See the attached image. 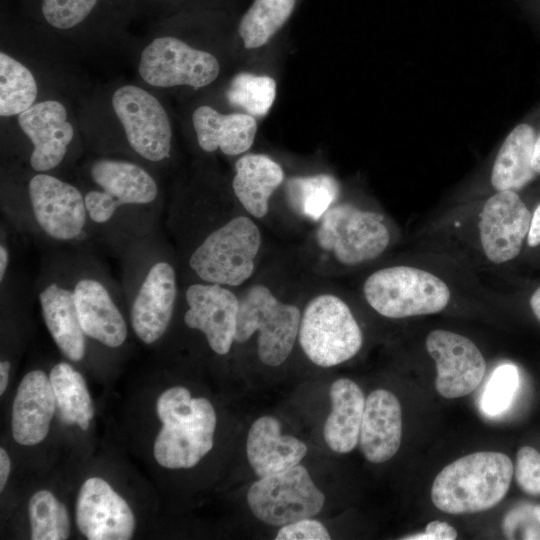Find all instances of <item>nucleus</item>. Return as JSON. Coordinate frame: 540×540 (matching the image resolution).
I'll return each mask as SVG.
<instances>
[{"instance_id":"58836bf2","label":"nucleus","mask_w":540,"mask_h":540,"mask_svg":"<svg viewBox=\"0 0 540 540\" xmlns=\"http://www.w3.org/2000/svg\"><path fill=\"white\" fill-rule=\"evenodd\" d=\"M457 531L447 522L434 520L427 524L425 531L402 537V540H454Z\"/></svg>"},{"instance_id":"393cba45","label":"nucleus","mask_w":540,"mask_h":540,"mask_svg":"<svg viewBox=\"0 0 540 540\" xmlns=\"http://www.w3.org/2000/svg\"><path fill=\"white\" fill-rule=\"evenodd\" d=\"M331 412L323 428L328 447L340 454L349 453L359 442L365 398L351 379L340 378L330 386Z\"/></svg>"},{"instance_id":"c03bdc74","label":"nucleus","mask_w":540,"mask_h":540,"mask_svg":"<svg viewBox=\"0 0 540 540\" xmlns=\"http://www.w3.org/2000/svg\"><path fill=\"white\" fill-rule=\"evenodd\" d=\"M529 304L532 312L540 321V286L533 292L530 297Z\"/></svg>"},{"instance_id":"c85d7f7f","label":"nucleus","mask_w":540,"mask_h":540,"mask_svg":"<svg viewBox=\"0 0 540 540\" xmlns=\"http://www.w3.org/2000/svg\"><path fill=\"white\" fill-rule=\"evenodd\" d=\"M295 2L296 0H254L238 26L244 47L254 49L265 45L290 17Z\"/></svg>"},{"instance_id":"20e7f679","label":"nucleus","mask_w":540,"mask_h":540,"mask_svg":"<svg viewBox=\"0 0 540 540\" xmlns=\"http://www.w3.org/2000/svg\"><path fill=\"white\" fill-rule=\"evenodd\" d=\"M367 303L380 315L401 319L442 311L449 304L448 285L417 267L396 265L379 269L363 284Z\"/></svg>"},{"instance_id":"2eb2a0df","label":"nucleus","mask_w":540,"mask_h":540,"mask_svg":"<svg viewBox=\"0 0 540 540\" xmlns=\"http://www.w3.org/2000/svg\"><path fill=\"white\" fill-rule=\"evenodd\" d=\"M531 212L515 191H496L479 215V234L487 259L501 264L517 257L528 235Z\"/></svg>"},{"instance_id":"b1692460","label":"nucleus","mask_w":540,"mask_h":540,"mask_svg":"<svg viewBox=\"0 0 540 540\" xmlns=\"http://www.w3.org/2000/svg\"><path fill=\"white\" fill-rule=\"evenodd\" d=\"M192 122L202 150H220L229 156L246 152L257 132L256 120L252 115L222 114L208 105L200 106L193 112Z\"/></svg>"},{"instance_id":"1a4fd4ad","label":"nucleus","mask_w":540,"mask_h":540,"mask_svg":"<svg viewBox=\"0 0 540 540\" xmlns=\"http://www.w3.org/2000/svg\"><path fill=\"white\" fill-rule=\"evenodd\" d=\"M247 503L258 520L282 527L317 515L325 503V495L307 469L298 464L255 481L247 492Z\"/></svg>"},{"instance_id":"f704fd0d","label":"nucleus","mask_w":540,"mask_h":540,"mask_svg":"<svg viewBox=\"0 0 540 540\" xmlns=\"http://www.w3.org/2000/svg\"><path fill=\"white\" fill-rule=\"evenodd\" d=\"M99 0H41L45 21L53 28L69 30L83 23L94 11Z\"/></svg>"},{"instance_id":"f257e3e1","label":"nucleus","mask_w":540,"mask_h":540,"mask_svg":"<svg viewBox=\"0 0 540 540\" xmlns=\"http://www.w3.org/2000/svg\"><path fill=\"white\" fill-rule=\"evenodd\" d=\"M156 412L162 428L153 453L162 467L192 468L213 448L217 417L206 398H193L185 387L173 386L159 395Z\"/></svg>"},{"instance_id":"9d476101","label":"nucleus","mask_w":540,"mask_h":540,"mask_svg":"<svg viewBox=\"0 0 540 540\" xmlns=\"http://www.w3.org/2000/svg\"><path fill=\"white\" fill-rule=\"evenodd\" d=\"M219 72L220 64L213 54L173 36L154 38L142 50L138 65L141 79L160 88H202L215 81Z\"/></svg>"},{"instance_id":"a211bd4d","label":"nucleus","mask_w":540,"mask_h":540,"mask_svg":"<svg viewBox=\"0 0 540 540\" xmlns=\"http://www.w3.org/2000/svg\"><path fill=\"white\" fill-rule=\"evenodd\" d=\"M18 124L32 144L29 163L36 173H47L62 163L73 140L74 128L61 102L35 103L18 115Z\"/></svg>"},{"instance_id":"0eeeda50","label":"nucleus","mask_w":540,"mask_h":540,"mask_svg":"<svg viewBox=\"0 0 540 540\" xmlns=\"http://www.w3.org/2000/svg\"><path fill=\"white\" fill-rule=\"evenodd\" d=\"M94 187L84 195L89 221L104 226L115 222L121 209L148 207L158 198L153 176L127 160L99 158L88 169Z\"/></svg>"},{"instance_id":"4c0bfd02","label":"nucleus","mask_w":540,"mask_h":540,"mask_svg":"<svg viewBox=\"0 0 540 540\" xmlns=\"http://www.w3.org/2000/svg\"><path fill=\"white\" fill-rule=\"evenodd\" d=\"M540 526L534 506L523 505L511 510L503 520V532L508 539L520 538L522 525Z\"/></svg>"},{"instance_id":"6ab92c4d","label":"nucleus","mask_w":540,"mask_h":540,"mask_svg":"<svg viewBox=\"0 0 540 540\" xmlns=\"http://www.w3.org/2000/svg\"><path fill=\"white\" fill-rule=\"evenodd\" d=\"M79 323L85 335L109 348L121 346L128 335L125 318L106 283L94 274L73 281Z\"/></svg>"},{"instance_id":"f3484780","label":"nucleus","mask_w":540,"mask_h":540,"mask_svg":"<svg viewBox=\"0 0 540 540\" xmlns=\"http://www.w3.org/2000/svg\"><path fill=\"white\" fill-rule=\"evenodd\" d=\"M75 519L89 540H128L133 537L135 517L127 502L102 478L92 477L81 486Z\"/></svg>"},{"instance_id":"5701e85b","label":"nucleus","mask_w":540,"mask_h":540,"mask_svg":"<svg viewBox=\"0 0 540 540\" xmlns=\"http://www.w3.org/2000/svg\"><path fill=\"white\" fill-rule=\"evenodd\" d=\"M307 450L302 440L291 435H282L279 421L272 416L258 418L248 431L246 455L259 478L300 464Z\"/></svg>"},{"instance_id":"2f4dec72","label":"nucleus","mask_w":540,"mask_h":540,"mask_svg":"<svg viewBox=\"0 0 540 540\" xmlns=\"http://www.w3.org/2000/svg\"><path fill=\"white\" fill-rule=\"evenodd\" d=\"M32 540H64L70 534V521L63 503L48 490L37 491L28 503Z\"/></svg>"},{"instance_id":"6e6552de","label":"nucleus","mask_w":540,"mask_h":540,"mask_svg":"<svg viewBox=\"0 0 540 540\" xmlns=\"http://www.w3.org/2000/svg\"><path fill=\"white\" fill-rule=\"evenodd\" d=\"M316 240L342 265L357 266L380 256L389 245L390 233L379 213L340 204L323 215Z\"/></svg>"},{"instance_id":"473e14b6","label":"nucleus","mask_w":540,"mask_h":540,"mask_svg":"<svg viewBox=\"0 0 540 540\" xmlns=\"http://www.w3.org/2000/svg\"><path fill=\"white\" fill-rule=\"evenodd\" d=\"M275 96L276 82L273 78L248 72L237 74L227 91L230 103L256 117H262L268 113Z\"/></svg>"},{"instance_id":"a878e982","label":"nucleus","mask_w":540,"mask_h":540,"mask_svg":"<svg viewBox=\"0 0 540 540\" xmlns=\"http://www.w3.org/2000/svg\"><path fill=\"white\" fill-rule=\"evenodd\" d=\"M284 178L281 166L262 154H247L235 164L233 192L251 216L261 219L267 215L269 200Z\"/></svg>"},{"instance_id":"e433bc0d","label":"nucleus","mask_w":540,"mask_h":540,"mask_svg":"<svg viewBox=\"0 0 540 540\" xmlns=\"http://www.w3.org/2000/svg\"><path fill=\"white\" fill-rule=\"evenodd\" d=\"M327 528L311 518H304L282 526L275 537L276 540H329Z\"/></svg>"},{"instance_id":"c756f323","label":"nucleus","mask_w":540,"mask_h":540,"mask_svg":"<svg viewBox=\"0 0 540 540\" xmlns=\"http://www.w3.org/2000/svg\"><path fill=\"white\" fill-rule=\"evenodd\" d=\"M38 86L32 72L5 52L0 53V115H19L35 104Z\"/></svg>"},{"instance_id":"ddd939ff","label":"nucleus","mask_w":540,"mask_h":540,"mask_svg":"<svg viewBox=\"0 0 540 540\" xmlns=\"http://www.w3.org/2000/svg\"><path fill=\"white\" fill-rule=\"evenodd\" d=\"M131 296L132 329L142 342L152 344L163 336L173 316L178 296L174 266L154 259L145 266Z\"/></svg>"},{"instance_id":"aec40b11","label":"nucleus","mask_w":540,"mask_h":540,"mask_svg":"<svg viewBox=\"0 0 540 540\" xmlns=\"http://www.w3.org/2000/svg\"><path fill=\"white\" fill-rule=\"evenodd\" d=\"M56 409L49 376L42 370L28 372L18 386L12 405L14 440L24 446L42 442L49 432Z\"/></svg>"},{"instance_id":"49530a36","label":"nucleus","mask_w":540,"mask_h":540,"mask_svg":"<svg viewBox=\"0 0 540 540\" xmlns=\"http://www.w3.org/2000/svg\"><path fill=\"white\" fill-rule=\"evenodd\" d=\"M534 512H535V515L540 523V504L534 506Z\"/></svg>"},{"instance_id":"39448f33","label":"nucleus","mask_w":540,"mask_h":540,"mask_svg":"<svg viewBox=\"0 0 540 540\" xmlns=\"http://www.w3.org/2000/svg\"><path fill=\"white\" fill-rule=\"evenodd\" d=\"M300 321L297 306L280 301L268 287L256 284L239 299L235 342L244 343L258 332L260 361L277 367L290 355L298 338Z\"/></svg>"},{"instance_id":"423d86ee","label":"nucleus","mask_w":540,"mask_h":540,"mask_svg":"<svg viewBox=\"0 0 540 540\" xmlns=\"http://www.w3.org/2000/svg\"><path fill=\"white\" fill-rule=\"evenodd\" d=\"M298 340L312 363L328 368L353 358L362 347L363 334L341 298L320 294L304 308Z\"/></svg>"},{"instance_id":"37998d69","label":"nucleus","mask_w":540,"mask_h":540,"mask_svg":"<svg viewBox=\"0 0 540 540\" xmlns=\"http://www.w3.org/2000/svg\"><path fill=\"white\" fill-rule=\"evenodd\" d=\"M11 369V363L8 360H1L0 362V394L2 395L9 382V373Z\"/></svg>"},{"instance_id":"f03ea898","label":"nucleus","mask_w":540,"mask_h":540,"mask_svg":"<svg viewBox=\"0 0 540 540\" xmlns=\"http://www.w3.org/2000/svg\"><path fill=\"white\" fill-rule=\"evenodd\" d=\"M514 467L500 452H475L445 466L434 479L433 504L448 514H470L496 506L506 495Z\"/></svg>"},{"instance_id":"412c9836","label":"nucleus","mask_w":540,"mask_h":540,"mask_svg":"<svg viewBox=\"0 0 540 540\" xmlns=\"http://www.w3.org/2000/svg\"><path fill=\"white\" fill-rule=\"evenodd\" d=\"M402 437V411L397 397L385 389L371 392L366 400L359 445L371 463H383L398 451Z\"/></svg>"},{"instance_id":"4be33fe9","label":"nucleus","mask_w":540,"mask_h":540,"mask_svg":"<svg viewBox=\"0 0 540 540\" xmlns=\"http://www.w3.org/2000/svg\"><path fill=\"white\" fill-rule=\"evenodd\" d=\"M45 325L62 354L80 361L86 351V339L79 323L73 281H47L38 292Z\"/></svg>"},{"instance_id":"7c9ffc66","label":"nucleus","mask_w":540,"mask_h":540,"mask_svg":"<svg viewBox=\"0 0 540 540\" xmlns=\"http://www.w3.org/2000/svg\"><path fill=\"white\" fill-rule=\"evenodd\" d=\"M287 193L297 213L317 221L337 199L339 184L327 174L294 177L287 183Z\"/></svg>"},{"instance_id":"4468645a","label":"nucleus","mask_w":540,"mask_h":540,"mask_svg":"<svg viewBox=\"0 0 540 540\" xmlns=\"http://www.w3.org/2000/svg\"><path fill=\"white\" fill-rule=\"evenodd\" d=\"M425 345L436 364L435 387L442 397L453 399L466 396L481 383L486 362L469 338L436 329L428 334Z\"/></svg>"},{"instance_id":"bb28decb","label":"nucleus","mask_w":540,"mask_h":540,"mask_svg":"<svg viewBox=\"0 0 540 540\" xmlns=\"http://www.w3.org/2000/svg\"><path fill=\"white\" fill-rule=\"evenodd\" d=\"M536 132L530 124L521 123L507 135L491 170V185L496 191L518 190L537 175L532 167Z\"/></svg>"},{"instance_id":"c9c22d12","label":"nucleus","mask_w":540,"mask_h":540,"mask_svg":"<svg viewBox=\"0 0 540 540\" xmlns=\"http://www.w3.org/2000/svg\"><path fill=\"white\" fill-rule=\"evenodd\" d=\"M514 474L523 492L540 496V453L535 448L523 446L517 451Z\"/></svg>"},{"instance_id":"a18cd8bd","label":"nucleus","mask_w":540,"mask_h":540,"mask_svg":"<svg viewBox=\"0 0 540 540\" xmlns=\"http://www.w3.org/2000/svg\"><path fill=\"white\" fill-rule=\"evenodd\" d=\"M532 167L536 174H540V134L536 137L534 145Z\"/></svg>"},{"instance_id":"72a5a7b5","label":"nucleus","mask_w":540,"mask_h":540,"mask_svg":"<svg viewBox=\"0 0 540 540\" xmlns=\"http://www.w3.org/2000/svg\"><path fill=\"white\" fill-rule=\"evenodd\" d=\"M519 386V373L512 364H502L492 373L481 397V409L489 416L504 412Z\"/></svg>"},{"instance_id":"9b49d317","label":"nucleus","mask_w":540,"mask_h":540,"mask_svg":"<svg viewBox=\"0 0 540 540\" xmlns=\"http://www.w3.org/2000/svg\"><path fill=\"white\" fill-rule=\"evenodd\" d=\"M112 107L127 142L137 155L153 163L169 158L171 123L154 95L136 85H123L113 93Z\"/></svg>"},{"instance_id":"7ed1b4c3","label":"nucleus","mask_w":540,"mask_h":540,"mask_svg":"<svg viewBox=\"0 0 540 540\" xmlns=\"http://www.w3.org/2000/svg\"><path fill=\"white\" fill-rule=\"evenodd\" d=\"M261 243L256 223L235 216L203 237L189 255L188 266L199 282L239 286L253 274Z\"/></svg>"},{"instance_id":"f8f14e48","label":"nucleus","mask_w":540,"mask_h":540,"mask_svg":"<svg viewBox=\"0 0 540 540\" xmlns=\"http://www.w3.org/2000/svg\"><path fill=\"white\" fill-rule=\"evenodd\" d=\"M31 211L39 229L49 238L78 239L89 221L83 193L73 184L48 173H36L28 183Z\"/></svg>"},{"instance_id":"a19ab883","label":"nucleus","mask_w":540,"mask_h":540,"mask_svg":"<svg viewBox=\"0 0 540 540\" xmlns=\"http://www.w3.org/2000/svg\"><path fill=\"white\" fill-rule=\"evenodd\" d=\"M11 470V461L7 451L0 448V491H3Z\"/></svg>"},{"instance_id":"ea45409f","label":"nucleus","mask_w":540,"mask_h":540,"mask_svg":"<svg viewBox=\"0 0 540 540\" xmlns=\"http://www.w3.org/2000/svg\"><path fill=\"white\" fill-rule=\"evenodd\" d=\"M527 243L530 247L540 245V203L535 208L527 235Z\"/></svg>"},{"instance_id":"cd10ccee","label":"nucleus","mask_w":540,"mask_h":540,"mask_svg":"<svg viewBox=\"0 0 540 540\" xmlns=\"http://www.w3.org/2000/svg\"><path fill=\"white\" fill-rule=\"evenodd\" d=\"M49 378L62 421L87 430L94 409L83 376L69 363L60 362L53 366Z\"/></svg>"},{"instance_id":"dca6fc26","label":"nucleus","mask_w":540,"mask_h":540,"mask_svg":"<svg viewBox=\"0 0 540 540\" xmlns=\"http://www.w3.org/2000/svg\"><path fill=\"white\" fill-rule=\"evenodd\" d=\"M187 327L204 334L218 355L227 354L235 342L239 298L228 287L196 282L185 291Z\"/></svg>"},{"instance_id":"79ce46f5","label":"nucleus","mask_w":540,"mask_h":540,"mask_svg":"<svg viewBox=\"0 0 540 540\" xmlns=\"http://www.w3.org/2000/svg\"><path fill=\"white\" fill-rule=\"evenodd\" d=\"M10 260V254L8 248L5 244L1 243L0 245V282L3 283V280L6 277L8 265Z\"/></svg>"}]
</instances>
